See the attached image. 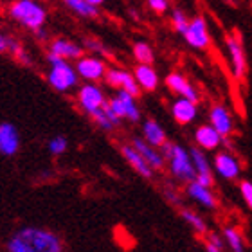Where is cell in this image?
<instances>
[{
	"instance_id": "10",
	"label": "cell",
	"mask_w": 252,
	"mask_h": 252,
	"mask_svg": "<svg viewBox=\"0 0 252 252\" xmlns=\"http://www.w3.org/2000/svg\"><path fill=\"white\" fill-rule=\"evenodd\" d=\"M215 169L221 179L225 180H236L242 173V164L234 155L229 152H221L215 158Z\"/></svg>"
},
{
	"instance_id": "37",
	"label": "cell",
	"mask_w": 252,
	"mask_h": 252,
	"mask_svg": "<svg viewBox=\"0 0 252 252\" xmlns=\"http://www.w3.org/2000/svg\"><path fill=\"white\" fill-rule=\"evenodd\" d=\"M200 184L207 186V188H213V184H215V180H213V175H196V179Z\"/></svg>"
},
{
	"instance_id": "39",
	"label": "cell",
	"mask_w": 252,
	"mask_h": 252,
	"mask_svg": "<svg viewBox=\"0 0 252 252\" xmlns=\"http://www.w3.org/2000/svg\"><path fill=\"white\" fill-rule=\"evenodd\" d=\"M9 40H11V38L4 36V34H0V53L9 51Z\"/></svg>"
},
{
	"instance_id": "1",
	"label": "cell",
	"mask_w": 252,
	"mask_h": 252,
	"mask_svg": "<svg viewBox=\"0 0 252 252\" xmlns=\"http://www.w3.org/2000/svg\"><path fill=\"white\" fill-rule=\"evenodd\" d=\"M9 252H62L63 243L58 234L42 227H24L7 242Z\"/></svg>"
},
{
	"instance_id": "6",
	"label": "cell",
	"mask_w": 252,
	"mask_h": 252,
	"mask_svg": "<svg viewBox=\"0 0 252 252\" xmlns=\"http://www.w3.org/2000/svg\"><path fill=\"white\" fill-rule=\"evenodd\" d=\"M186 42L196 51H204L209 47V31H207V24L202 16H194L193 20L189 22L188 32L184 34Z\"/></svg>"
},
{
	"instance_id": "33",
	"label": "cell",
	"mask_w": 252,
	"mask_h": 252,
	"mask_svg": "<svg viewBox=\"0 0 252 252\" xmlns=\"http://www.w3.org/2000/svg\"><path fill=\"white\" fill-rule=\"evenodd\" d=\"M148 5H150V9L155 11L157 15H162V13L168 11L169 2L168 0H148Z\"/></svg>"
},
{
	"instance_id": "24",
	"label": "cell",
	"mask_w": 252,
	"mask_h": 252,
	"mask_svg": "<svg viewBox=\"0 0 252 252\" xmlns=\"http://www.w3.org/2000/svg\"><path fill=\"white\" fill-rule=\"evenodd\" d=\"M180 216H182V220H184L188 225H191V229H193L196 234H207V225H205L204 218L200 215H196L194 211L182 209L180 211Z\"/></svg>"
},
{
	"instance_id": "31",
	"label": "cell",
	"mask_w": 252,
	"mask_h": 252,
	"mask_svg": "<svg viewBox=\"0 0 252 252\" xmlns=\"http://www.w3.org/2000/svg\"><path fill=\"white\" fill-rule=\"evenodd\" d=\"M9 51L15 54V58L18 60L20 63H31V58H29V54L20 47V43H16L15 40H9Z\"/></svg>"
},
{
	"instance_id": "4",
	"label": "cell",
	"mask_w": 252,
	"mask_h": 252,
	"mask_svg": "<svg viewBox=\"0 0 252 252\" xmlns=\"http://www.w3.org/2000/svg\"><path fill=\"white\" fill-rule=\"evenodd\" d=\"M78 70L72 68L67 63V60H63L60 63H54L51 65V70H49V83L54 90L58 92H67L68 89L76 87L78 83Z\"/></svg>"
},
{
	"instance_id": "30",
	"label": "cell",
	"mask_w": 252,
	"mask_h": 252,
	"mask_svg": "<svg viewBox=\"0 0 252 252\" xmlns=\"http://www.w3.org/2000/svg\"><path fill=\"white\" fill-rule=\"evenodd\" d=\"M65 150H67V139L65 137L56 135L49 141V152L53 155H62V153H65Z\"/></svg>"
},
{
	"instance_id": "18",
	"label": "cell",
	"mask_w": 252,
	"mask_h": 252,
	"mask_svg": "<svg viewBox=\"0 0 252 252\" xmlns=\"http://www.w3.org/2000/svg\"><path fill=\"white\" fill-rule=\"evenodd\" d=\"M131 144L139 150V153L146 158L153 169H162L164 168V160H166V158H164V155L160 152H157V150H155V146H152L146 139H139V137H135V139L131 141Z\"/></svg>"
},
{
	"instance_id": "17",
	"label": "cell",
	"mask_w": 252,
	"mask_h": 252,
	"mask_svg": "<svg viewBox=\"0 0 252 252\" xmlns=\"http://www.w3.org/2000/svg\"><path fill=\"white\" fill-rule=\"evenodd\" d=\"M188 194L193 200H196V202H200L202 205H205L207 209H216V205H218V200H216L215 193L211 191V188L200 184L198 180L188 182Z\"/></svg>"
},
{
	"instance_id": "15",
	"label": "cell",
	"mask_w": 252,
	"mask_h": 252,
	"mask_svg": "<svg viewBox=\"0 0 252 252\" xmlns=\"http://www.w3.org/2000/svg\"><path fill=\"white\" fill-rule=\"evenodd\" d=\"M171 114H173L175 121L179 125H189L196 119V114H198V108H196V103L188 97H180L173 103L171 106Z\"/></svg>"
},
{
	"instance_id": "9",
	"label": "cell",
	"mask_w": 252,
	"mask_h": 252,
	"mask_svg": "<svg viewBox=\"0 0 252 252\" xmlns=\"http://www.w3.org/2000/svg\"><path fill=\"white\" fill-rule=\"evenodd\" d=\"M76 70H78L79 78L89 79V81H97V79H103L106 76V65L101 58H95V56H87V58L78 60V65H76Z\"/></svg>"
},
{
	"instance_id": "16",
	"label": "cell",
	"mask_w": 252,
	"mask_h": 252,
	"mask_svg": "<svg viewBox=\"0 0 252 252\" xmlns=\"http://www.w3.org/2000/svg\"><path fill=\"white\" fill-rule=\"evenodd\" d=\"M209 121L220 131L221 137H229L232 133V117L223 105H215L209 112Z\"/></svg>"
},
{
	"instance_id": "21",
	"label": "cell",
	"mask_w": 252,
	"mask_h": 252,
	"mask_svg": "<svg viewBox=\"0 0 252 252\" xmlns=\"http://www.w3.org/2000/svg\"><path fill=\"white\" fill-rule=\"evenodd\" d=\"M142 133H144V139L155 148H160L164 142L168 141V139H166V133H164V130H162V126L158 125L157 121H153V119H148V121L142 125Z\"/></svg>"
},
{
	"instance_id": "22",
	"label": "cell",
	"mask_w": 252,
	"mask_h": 252,
	"mask_svg": "<svg viewBox=\"0 0 252 252\" xmlns=\"http://www.w3.org/2000/svg\"><path fill=\"white\" fill-rule=\"evenodd\" d=\"M63 4L83 18H97L99 16V7L87 2V0H63Z\"/></svg>"
},
{
	"instance_id": "29",
	"label": "cell",
	"mask_w": 252,
	"mask_h": 252,
	"mask_svg": "<svg viewBox=\"0 0 252 252\" xmlns=\"http://www.w3.org/2000/svg\"><path fill=\"white\" fill-rule=\"evenodd\" d=\"M90 117L95 121V125L99 126V128H103V130L110 131L112 128H114V123H112V119L108 117V114H106L105 106H101V108H97V110H94L92 114H90Z\"/></svg>"
},
{
	"instance_id": "42",
	"label": "cell",
	"mask_w": 252,
	"mask_h": 252,
	"mask_svg": "<svg viewBox=\"0 0 252 252\" xmlns=\"http://www.w3.org/2000/svg\"><path fill=\"white\" fill-rule=\"evenodd\" d=\"M130 15H131V18H133V20H139V13H137V11L130 9Z\"/></svg>"
},
{
	"instance_id": "28",
	"label": "cell",
	"mask_w": 252,
	"mask_h": 252,
	"mask_svg": "<svg viewBox=\"0 0 252 252\" xmlns=\"http://www.w3.org/2000/svg\"><path fill=\"white\" fill-rule=\"evenodd\" d=\"M189 18L186 16V13L182 9H175L173 15H171V24H173V29L179 34L184 36L186 32H188V27H189Z\"/></svg>"
},
{
	"instance_id": "38",
	"label": "cell",
	"mask_w": 252,
	"mask_h": 252,
	"mask_svg": "<svg viewBox=\"0 0 252 252\" xmlns=\"http://www.w3.org/2000/svg\"><path fill=\"white\" fill-rule=\"evenodd\" d=\"M164 194H166V198H168L173 205H179L180 204V196L177 193H175L173 189H168V191H166Z\"/></svg>"
},
{
	"instance_id": "35",
	"label": "cell",
	"mask_w": 252,
	"mask_h": 252,
	"mask_svg": "<svg viewBox=\"0 0 252 252\" xmlns=\"http://www.w3.org/2000/svg\"><path fill=\"white\" fill-rule=\"evenodd\" d=\"M207 242L213 243V245H216L220 251H223V245H225L223 240H221V236L220 234H216V232H209V234H207Z\"/></svg>"
},
{
	"instance_id": "2",
	"label": "cell",
	"mask_w": 252,
	"mask_h": 252,
	"mask_svg": "<svg viewBox=\"0 0 252 252\" xmlns=\"http://www.w3.org/2000/svg\"><path fill=\"white\" fill-rule=\"evenodd\" d=\"M9 15L13 20H16L24 27H29L32 31H38L47 18L43 5L38 4L36 0H16L11 4Z\"/></svg>"
},
{
	"instance_id": "36",
	"label": "cell",
	"mask_w": 252,
	"mask_h": 252,
	"mask_svg": "<svg viewBox=\"0 0 252 252\" xmlns=\"http://www.w3.org/2000/svg\"><path fill=\"white\" fill-rule=\"evenodd\" d=\"M173 148H175V142H169V141H166L162 146H160V153L164 155V158H166V160H169V158H171V155H173Z\"/></svg>"
},
{
	"instance_id": "23",
	"label": "cell",
	"mask_w": 252,
	"mask_h": 252,
	"mask_svg": "<svg viewBox=\"0 0 252 252\" xmlns=\"http://www.w3.org/2000/svg\"><path fill=\"white\" fill-rule=\"evenodd\" d=\"M117 97L121 99L123 106H125V119H130L131 123L139 121V119H141V112H139V108H137V105H135V95L130 94L128 90L119 89Z\"/></svg>"
},
{
	"instance_id": "5",
	"label": "cell",
	"mask_w": 252,
	"mask_h": 252,
	"mask_svg": "<svg viewBox=\"0 0 252 252\" xmlns=\"http://www.w3.org/2000/svg\"><path fill=\"white\" fill-rule=\"evenodd\" d=\"M225 45L229 49V56H231L232 63V74L238 81H243L247 76V60H245V53L240 40L236 34H227L225 36Z\"/></svg>"
},
{
	"instance_id": "27",
	"label": "cell",
	"mask_w": 252,
	"mask_h": 252,
	"mask_svg": "<svg viewBox=\"0 0 252 252\" xmlns=\"http://www.w3.org/2000/svg\"><path fill=\"white\" fill-rule=\"evenodd\" d=\"M133 56L139 63H148V65H152L155 56H153V49L150 47V43L146 42H137L133 45Z\"/></svg>"
},
{
	"instance_id": "19",
	"label": "cell",
	"mask_w": 252,
	"mask_h": 252,
	"mask_svg": "<svg viewBox=\"0 0 252 252\" xmlns=\"http://www.w3.org/2000/svg\"><path fill=\"white\" fill-rule=\"evenodd\" d=\"M133 76H135L137 83L141 85V89L153 92L158 87V74L148 63H139L135 67V70H133Z\"/></svg>"
},
{
	"instance_id": "41",
	"label": "cell",
	"mask_w": 252,
	"mask_h": 252,
	"mask_svg": "<svg viewBox=\"0 0 252 252\" xmlns=\"http://www.w3.org/2000/svg\"><path fill=\"white\" fill-rule=\"evenodd\" d=\"M87 2H90V4L97 5V7H99L101 4H105V0H87Z\"/></svg>"
},
{
	"instance_id": "32",
	"label": "cell",
	"mask_w": 252,
	"mask_h": 252,
	"mask_svg": "<svg viewBox=\"0 0 252 252\" xmlns=\"http://www.w3.org/2000/svg\"><path fill=\"white\" fill-rule=\"evenodd\" d=\"M240 193H242L243 202H245L249 209L252 211V182L251 180H242V182H240Z\"/></svg>"
},
{
	"instance_id": "12",
	"label": "cell",
	"mask_w": 252,
	"mask_h": 252,
	"mask_svg": "<svg viewBox=\"0 0 252 252\" xmlns=\"http://www.w3.org/2000/svg\"><path fill=\"white\" fill-rule=\"evenodd\" d=\"M166 85H168V89L175 94H179L180 97H188V99L194 101V103H198L200 95L198 92L194 90V87L189 83L188 79L182 76L180 72H171L166 78Z\"/></svg>"
},
{
	"instance_id": "20",
	"label": "cell",
	"mask_w": 252,
	"mask_h": 252,
	"mask_svg": "<svg viewBox=\"0 0 252 252\" xmlns=\"http://www.w3.org/2000/svg\"><path fill=\"white\" fill-rule=\"evenodd\" d=\"M51 51L65 60H79L81 56H83V49L79 47L78 43L63 40V38L54 40V42L51 43Z\"/></svg>"
},
{
	"instance_id": "7",
	"label": "cell",
	"mask_w": 252,
	"mask_h": 252,
	"mask_svg": "<svg viewBox=\"0 0 252 252\" xmlns=\"http://www.w3.org/2000/svg\"><path fill=\"white\" fill-rule=\"evenodd\" d=\"M106 83L114 87V89H123V90H128L130 94L137 95L141 94V85L137 83V79L133 74L126 72V70H119V68H110V70H106Z\"/></svg>"
},
{
	"instance_id": "8",
	"label": "cell",
	"mask_w": 252,
	"mask_h": 252,
	"mask_svg": "<svg viewBox=\"0 0 252 252\" xmlns=\"http://www.w3.org/2000/svg\"><path fill=\"white\" fill-rule=\"evenodd\" d=\"M78 101H79V105H81V108H83L89 116L94 110H97V108H101V106H105V103H106L103 90L92 83L83 85V87L79 89Z\"/></svg>"
},
{
	"instance_id": "14",
	"label": "cell",
	"mask_w": 252,
	"mask_h": 252,
	"mask_svg": "<svg viewBox=\"0 0 252 252\" xmlns=\"http://www.w3.org/2000/svg\"><path fill=\"white\" fill-rule=\"evenodd\" d=\"M121 153H123V157L126 158V162L130 164L131 168L135 169L141 177H144V179H152L153 168L150 166V162H148L146 158L139 153V150H137L133 144H131V146H123Z\"/></svg>"
},
{
	"instance_id": "3",
	"label": "cell",
	"mask_w": 252,
	"mask_h": 252,
	"mask_svg": "<svg viewBox=\"0 0 252 252\" xmlns=\"http://www.w3.org/2000/svg\"><path fill=\"white\" fill-rule=\"evenodd\" d=\"M169 168H171L175 179L182 180V182H191L196 179V169H194L191 153L186 152L179 144H175L173 148V155L169 158Z\"/></svg>"
},
{
	"instance_id": "34",
	"label": "cell",
	"mask_w": 252,
	"mask_h": 252,
	"mask_svg": "<svg viewBox=\"0 0 252 252\" xmlns=\"http://www.w3.org/2000/svg\"><path fill=\"white\" fill-rule=\"evenodd\" d=\"M85 47L90 49V51H94V53H105V47H103V43L94 40V38H87L85 40Z\"/></svg>"
},
{
	"instance_id": "25",
	"label": "cell",
	"mask_w": 252,
	"mask_h": 252,
	"mask_svg": "<svg viewBox=\"0 0 252 252\" xmlns=\"http://www.w3.org/2000/svg\"><path fill=\"white\" fill-rule=\"evenodd\" d=\"M223 238H225V243L229 245L231 251H234V252L245 251V243H243L242 234H240L234 227H225V229H223Z\"/></svg>"
},
{
	"instance_id": "26",
	"label": "cell",
	"mask_w": 252,
	"mask_h": 252,
	"mask_svg": "<svg viewBox=\"0 0 252 252\" xmlns=\"http://www.w3.org/2000/svg\"><path fill=\"white\" fill-rule=\"evenodd\" d=\"M191 158H193L194 169H196V175H211V166L207 162V157H205L204 150L200 148H191Z\"/></svg>"
},
{
	"instance_id": "11",
	"label": "cell",
	"mask_w": 252,
	"mask_h": 252,
	"mask_svg": "<svg viewBox=\"0 0 252 252\" xmlns=\"http://www.w3.org/2000/svg\"><path fill=\"white\" fill-rule=\"evenodd\" d=\"M20 148V135L15 125L2 123L0 125V155L13 157Z\"/></svg>"
},
{
	"instance_id": "40",
	"label": "cell",
	"mask_w": 252,
	"mask_h": 252,
	"mask_svg": "<svg viewBox=\"0 0 252 252\" xmlns=\"http://www.w3.org/2000/svg\"><path fill=\"white\" fill-rule=\"evenodd\" d=\"M205 251H207V252H221L220 249L216 247V245H213V243H209V242L205 243Z\"/></svg>"
},
{
	"instance_id": "13",
	"label": "cell",
	"mask_w": 252,
	"mask_h": 252,
	"mask_svg": "<svg viewBox=\"0 0 252 252\" xmlns=\"http://www.w3.org/2000/svg\"><path fill=\"white\" fill-rule=\"evenodd\" d=\"M194 141H196V144H198L202 150L211 152V150H216V148L220 146V142L223 141V137H221L220 131L209 123V125H202L196 128V131H194Z\"/></svg>"
}]
</instances>
